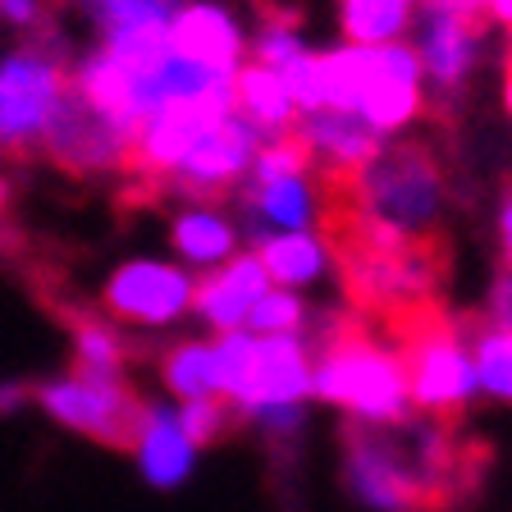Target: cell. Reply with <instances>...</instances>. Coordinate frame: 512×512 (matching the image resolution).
<instances>
[{
  "label": "cell",
  "mask_w": 512,
  "mask_h": 512,
  "mask_svg": "<svg viewBox=\"0 0 512 512\" xmlns=\"http://www.w3.org/2000/svg\"><path fill=\"white\" fill-rule=\"evenodd\" d=\"M256 256H261L270 284H279V288L311 284V279H320L325 261H330L325 243H316L311 234H266L256 243Z\"/></svg>",
  "instance_id": "cell-19"
},
{
  "label": "cell",
  "mask_w": 512,
  "mask_h": 512,
  "mask_svg": "<svg viewBox=\"0 0 512 512\" xmlns=\"http://www.w3.org/2000/svg\"><path fill=\"white\" fill-rule=\"evenodd\" d=\"M416 0H339V28L348 46H389L412 28Z\"/></svg>",
  "instance_id": "cell-20"
},
{
  "label": "cell",
  "mask_w": 512,
  "mask_h": 512,
  "mask_svg": "<svg viewBox=\"0 0 512 512\" xmlns=\"http://www.w3.org/2000/svg\"><path fill=\"white\" fill-rule=\"evenodd\" d=\"M302 128L311 138V151H316V165L311 170H366L375 156H380L384 138L366 124L357 110H316V115H302Z\"/></svg>",
  "instance_id": "cell-12"
},
{
  "label": "cell",
  "mask_w": 512,
  "mask_h": 512,
  "mask_svg": "<svg viewBox=\"0 0 512 512\" xmlns=\"http://www.w3.org/2000/svg\"><path fill=\"white\" fill-rule=\"evenodd\" d=\"M352 202L366 215L407 229V234H435L444 229V206L462 192L458 170V133L430 128L416 138L384 142L380 156L348 183Z\"/></svg>",
  "instance_id": "cell-3"
},
{
  "label": "cell",
  "mask_w": 512,
  "mask_h": 512,
  "mask_svg": "<svg viewBox=\"0 0 512 512\" xmlns=\"http://www.w3.org/2000/svg\"><path fill=\"white\" fill-rule=\"evenodd\" d=\"M142 462V476L156 485V490H174L183 485L192 471V458H197V448L192 439L183 435V421L174 407L165 403H147V416H142V430H138V444H133Z\"/></svg>",
  "instance_id": "cell-14"
},
{
  "label": "cell",
  "mask_w": 512,
  "mask_h": 512,
  "mask_svg": "<svg viewBox=\"0 0 512 512\" xmlns=\"http://www.w3.org/2000/svg\"><path fill=\"white\" fill-rule=\"evenodd\" d=\"M503 101L512 115V28H508V46H503Z\"/></svg>",
  "instance_id": "cell-27"
},
{
  "label": "cell",
  "mask_w": 512,
  "mask_h": 512,
  "mask_svg": "<svg viewBox=\"0 0 512 512\" xmlns=\"http://www.w3.org/2000/svg\"><path fill=\"white\" fill-rule=\"evenodd\" d=\"M170 42L183 60L224 69V74H234L243 55V32L220 5H183L170 23Z\"/></svg>",
  "instance_id": "cell-13"
},
{
  "label": "cell",
  "mask_w": 512,
  "mask_h": 512,
  "mask_svg": "<svg viewBox=\"0 0 512 512\" xmlns=\"http://www.w3.org/2000/svg\"><path fill=\"white\" fill-rule=\"evenodd\" d=\"M458 325L476 362V384L499 403H512V330L494 325L485 311H462Z\"/></svg>",
  "instance_id": "cell-17"
},
{
  "label": "cell",
  "mask_w": 512,
  "mask_h": 512,
  "mask_svg": "<svg viewBox=\"0 0 512 512\" xmlns=\"http://www.w3.org/2000/svg\"><path fill=\"white\" fill-rule=\"evenodd\" d=\"M51 5H64V0H51Z\"/></svg>",
  "instance_id": "cell-30"
},
{
  "label": "cell",
  "mask_w": 512,
  "mask_h": 512,
  "mask_svg": "<svg viewBox=\"0 0 512 512\" xmlns=\"http://www.w3.org/2000/svg\"><path fill=\"white\" fill-rule=\"evenodd\" d=\"M101 37H119L133 28H151V23H174L183 10V0H83Z\"/></svg>",
  "instance_id": "cell-21"
},
{
  "label": "cell",
  "mask_w": 512,
  "mask_h": 512,
  "mask_svg": "<svg viewBox=\"0 0 512 512\" xmlns=\"http://www.w3.org/2000/svg\"><path fill=\"white\" fill-rule=\"evenodd\" d=\"M0 14L14 23V28L32 32V28H42V10H37V0H0Z\"/></svg>",
  "instance_id": "cell-25"
},
{
  "label": "cell",
  "mask_w": 512,
  "mask_h": 512,
  "mask_svg": "<svg viewBox=\"0 0 512 512\" xmlns=\"http://www.w3.org/2000/svg\"><path fill=\"white\" fill-rule=\"evenodd\" d=\"M256 151H261V133L243 115H229L160 179V192L165 197H183L188 206L220 211L229 197H238V183L247 179Z\"/></svg>",
  "instance_id": "cell-8"
},
{
  "label": "cell",
  "mask_w": 512,
  "mask_h": 512,
  "mask_svg": "<svg viewBox=\"0 0 512 512\" xmlns=\"http://www.w3.org/2000/svg\"><path fill=\"white\" fill-rule=\"evenodd\" d=\"M375 330L398 352L416 412L439 416V421H462V412H467L471 394L480 384L467 334H462L458 316L448 311V302L444 298L416 302V307L380 320Z\"/></svg>",
  "instance_id": "cell-4"
},
{
  "label": "cell",
  "mask_w": 512,
  "mask_h": 512,
  "mask_svg": "<svg viewBox=\"0 0 512 512\" xmlns=\"http://www.w3.org/2000/svg\"><path fill=\"white\" fill-rule=\"evenodd\" d=\"M37 403L51 412L60 426L96 439L106 448H133L147 416V398L124 380H96V375H64V380L37 384Z\"/></svg>",
  "instance_id": "cell-6"
},
{
  "label": "cell",
  "mask_w": 512,
  "mask_h": 512,
  "mask_svg": "<svg viewBox=\"0 0 512 512\" xmlns=\"http://www.w3.org/2000/svg\"><path fill=\"white\" fill-rule=\"evenodd\" d=\"M28 403H37V384H28V380H5L0 384V416L19 412V407H28Z\"/></svg>",
  "instance_id": "cell-26"
},
{
  "label": "cell",
  "mask_w": 512,
  "mask_h": 512,
  "mask_svg": "<svg viewBox=\"0 0 512 512\" xmlns=\"http://www.w3.org/2000/svg\"><path fill=\"white\" fill-rule=\"evenodd\" d=\"M311 394V352L298 334H270L256 339V362H252V416L261 407L279 403H302ZM247 416V421H252Z\"/></svg>",
  "instance_id": "cell-11"
},
{
  "label": "cell",
  "mask_w": 512,
  "mask_h": 512,
  "mask_svg": "<svg viewBox=\"0 0 512 512\" xmlns=\"http://www.w3.org/2000/svg\"><path fill=\"white\" fill-rule=\"evenodd\" d=\"M160 380L170 389L179 403H202V398H224V380H220V352L215 343H202V339H183L174 348H165L160 357Z\"/></svg>",
  "instance_id": "cell-16"
},
{
  "label": "cell",
  "mask_w": 512,
  "mask_h": 512,
  "mask_svg": "<svg viewBox=\"0 0 512 512\" xmlns=\"http://www.w3.org/2000/svg\"><path fill=\"white\" fill-rule=\"evenodd\" d=\"M490 10H494V23H508L512 28V0H490Z\"/></svg>",
  "instance_id": "cell-29"
},
{
  "label": "cell",
  "mask_w": 512,
  "mask_h": 512,
  "mask_svg": "<svg viewBox=\"0 0 512 512\" xmlns=\"http://www.w3.org/2000/svg\"><path fill=\"white\" fill-rule=\"evenodd\" d=\"M302 343L311 352V394L334 403L352 421L394 426L416 412L398 352L352 307L311 311Z\"/></svg>",
  "instance_id": "cell-2"
},
{
  "label": "cell",
  "mask_w": 512,
  "mask_h": 512,
  "mask_svg": "<svg viewBox=\"0 0 512 512\" xmlns=\"http://www.w3.org/2000/svg\"><path fill=\"white\" fill-rule=\"evenodd\" d=\"M192 288L197 279H188L179 266L165 261H124L101 288V311L115 325H170L192 307Z\"/></svg>",
  "instance_id": "cell-9"
},
{
  "label": "cell",
  "mask_w": 512,
  "mask_h": 512,
  "mask_svg": "<svg viewBox=\"0 0 512 512\" xmlns=\"http://www.w3.org/2000/svg\"><path fill=\"white\" fill-rule=\"evenodd\" d=\"M170 243L179 247L188 261H197V266H220V261H229V256H234L238 234H234V224L224 220L220 211L188 206V211L174 215Z\"/></svg>",
  "instance_id": "cell-18"
},
{
  "label": "cell",
  "mask_w": 512,
  "mask_h": 512,
  "mask_svg": "<svg viewBox=\"0 0 512 512\" xmlns=\"http://www.w3.org/2000/svg\"><path fill=\"white\" fill-rule=\"evenodd\" d=\"M307 302L298 298V293H288V288H270V293H261V302L252 307V316H247L243 330H252L256 339H270V334H298L307 330Z\"/></svg>",
  "instance_id": "cell-22"
},
{
  "label": "cell",
  "mask_w": 512,
  "mask_h": 512,
  "mask_svg": "<svg viewBox=\"0 0 512 512\" xmlns=\"http://www.w3.org/2000/svg\"><path fill=\"white\" fill-rule=\"evenodd\" d=\"M183 421V435L192 439V448H206V444H220L229 430H243L247 421L238 416V407L220 403V398H202V403H183L179 412Z\"/></svg>",
  "instance_id": "cell-23"
},
{
  "label": "cell",
  "mask_w": 512,
  "mask_h": 512,
  "mask_svg": "<svg viewBox=\"0 0 512 512\" xmlns=\"http://www.w3.org/2000/svg\"><path fill=\"white\" fill-rule=\"evenodd\" d=\"M69 78L74 60L51 23L32 28L19 51L0 60V156L10 165L42 160V128Z\"/></svg>",
  "instance_id": "cell-5"
},
{
  "label": "cell",
  "mask_w": 512,
  "mask_h": 512,
  "mask_svg": "<svg viewBox=\"0 0 512 512\" xmlns=\"http://www.w3.org/2000/svg\"><path fill=\"white\" fill-rule=\"evenodd\" d=\"M234 115H243L261 138L284 133V128H293L302 119L298 106H293L284 92V78L256 60H247L234 74Z\"/></svg>",
  "instance_id": "cell-15"
},
{
  "label": "cell",
  "mask_w": 512,
  "mask_h": 512,
  "mask_svg": "<svg viewBox=\"0 0 512 512\" xmlns=\"http://www.w3.org/2000/svg\"><path fill=\"white\" fill-rule=\"evenodd\" d=\"M10 197H14V183L0 174V220H10Z\"/></svg>",
  "instance_id": "cell-28"
},
{
  "label": "cell",
  "mask_w": 512,
  "mask_h": 512,
  "mask_svg": "<svg viewBox=\"0 0 512 512\" xmlns=\"http://www.w3.org/2000/svg\"><path fill=\"white\" fill-rule=\"evenodd\" d=\"M499 270L512 275V179L499 192Z\"/></svg>",
  "instance_id": "cell-24"
},
{
  "label": "cell",
  "mask_w": 512,
  "mask_h": 512,
  "mask_svg": "<svg viewBox=\"0 0 512 512\" xmlns=\"http://www.w3.org/2000/svg\"><path fill=\"white\" fill-rule=\"evenodd\" d=\"M124 151H128V133H119L110 119L96 115L87 106V96L74 87V78H69V87L60 92V101H55L51 119L42 128V160L64 179L87 183V179H119Z\"/></svg>",
  "instance_id": "cell-7"
},
{
  "label": "cell",
  "mask_w": 512,
  "mask_h": 512,
  "mask_svg": "<svg viewBox=\"0 0 512 512\" xmlns=\"http://www.w3.org/2000/svg\"><path fill=\"white\" fill-rule=\"evenodd\" d=\"M343 485L371 512H453L476 499L490 444L462 421L412 412L394 426L343 421Z\"/></svg>",
  "instance_id": "cell-1"
},
{
  "label": "cell",
  "mask_w": 512,
  "mask_h": 512,
  "mask_svg": "<svg viewBox=\"0 0 512 512\" xmlns=\"http://www.w3.org/2000/svg\"><path fill=\"white\" fill-rule=\"evenodd\" d=\"M261 293H270V275L261 266L256 252H243V256H229L220 270L197 279L192 288V311L211 325V330H224L234 334L247 325L252 307L261 302Z\"/></svg>",
  "instance_id": "cell-10"
}]
</instances>
